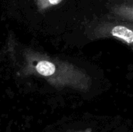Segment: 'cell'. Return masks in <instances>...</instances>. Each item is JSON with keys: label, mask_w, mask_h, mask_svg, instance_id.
<instances>
[{"label": "cell", "mask_w": 133, "mask_h": 132, "mask_svg": "<svg viewBox=\"0 0 133 132\" xmlns=\"http://www.w3.org/2000/svg\"><path fill=\"white\" fill-rule=\"evenodd\" d=\"M89 37L94 39L114 38L133 47V23L109 16L92 23L87 30Z\"/></svg>", "instance_id": "1"}, {"label": "cell", "mask_w": 133, "mask_h": 132, "mask_svg": "<svg viewBox=\"0 0 133 132\" xmlns=\"http://www.w3.org/2000/svg\"><path fill=\"white\" fill-rule=\"evenodd\" d=\"M110 17L133 23V5L116 2L109 6Z\"/></svg>", "instance_id": "2"}, {"label": "cell", "mask_w": 133, "mask_h": 132, "mask_svg": "<svg viewBox=\"0 0 133 132\" xmlns=\"http://www.w3.org/2000/svg\"><path fill=\"white\" fill-rule=\"evenodd\" d=\"M56 69V61L53 62L51 61L43 60L37 63L36 66L37 72L42 76L48 78L51 81Z\"/></svg>", "instance_id": "3"}, {"label": "cell", "mask_w": 133, "mask_h": 132, "mask_svg": "<svg viewBox=\"0 0 133 132\" xmlns=\"http://www.w3.org/2000/svg\"><path fill=\"white\" fill-rule=\"evenodd\" d=\"M121 3H124V4H127V5H133V0H119Z\"/></svg>", "instance_id": "4"}, {"label": "cell", "mask_w": 133, "mask_h": 132, "mask_svg": "<svg viewBox=\"0 0 133 132\" xmlns=\"http://www.w3.org/2000/svg\"><path fill=\"white\" fill-rule=\"evenodd\" d=\"M72 132H90V131H72Z\"/></svg>", "instance_id": "5"}]
</instances>
